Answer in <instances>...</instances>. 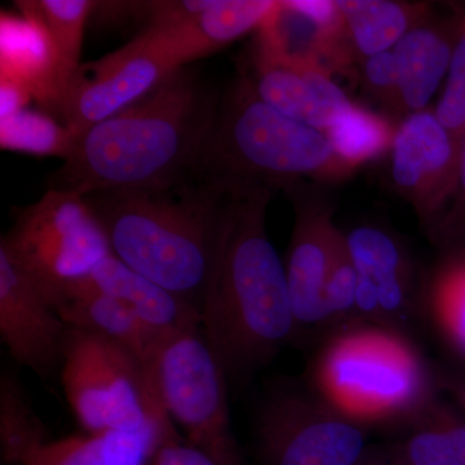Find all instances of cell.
Masks as SVG:
<instances>
[{
    "label": "cell",
    "instance_id": "29",
    "mask_svg": "<svg viewBox=\"0 0 465 465\" xmlns=\"http://www.w3.org/2000/svg\"><path fill=\"white\" fill-rule=\"evenodd\" d=\"M433 110L446 130L461 142L465 134V9L458 14L457 36L448 75Z\"/></svg>",
    "mask_w": 465,
    "mask_h": 465
},
{
    "label": "cell",
    "instance_id": "24",
    "mask_svg": "<svg viewBox=\"0 0 465 465\" xmlns=\"http://www.w3.org/2000/svg\"><path fill=\"white\" fill-rule=\"evenodd\" d=\"M48 442V430L34 411L23 384L11 371L0 378V448L7 465H23Z\"/></svg>",
    "mask_w": 465,
    "mask_h": 465
},
{
    "label": "cell",
    "instance_id": "15",
    "mask_svg": "<svg viewBox=\"0 0 465 465\" xmlns=\"http://www.w3.org/2000/svg\"><path fill=\"white\" fill-rule=\"evenodd\" d=\"M242 74L269 105L322 133L354 104L323 67L274 57L255 45Z\"/></svg>",
    "mask_w": 465,
    "mask_h": 465
},
{
    "label": "cell",
    "instance_id": "12",
    "mask_svg": "<svg viewBox=\"0 0 465 465\" xmlns=\"http://www.w3.org/2000/svg\"><path fill=\"white\" fill-rule=\"evenodd\" d=\"M293 206V229L287 250L286 268L291 305L299 332L323 327V290L344 232L333 223V207L304 182L284 189Z\"/></svg>",
    "mask_w": 465,
    "mask_h": 465
},
{
    "label": "cell",
    "instance_id": "26",
    "mask_svg": "<svg viewBox=\"0 0 465 465\" xmlns=\"http://www.w3.org/2000/svg\"><path fill=\"white\" fill-rule=\"evenodd\" d=\"M434 322L465 360V249L448 251L427 286Z\"/></svg>",
    "mask_w": 465,
    "mask_h": 465
},
{
    "label": "cell",
    "instance_id": "33",
    "mask_svg": "<svg viewBox=\"0 0 465 465\" xmlns=\"http://www.w3.org/2000/svg\"><path fill=\"white\" fill-rule=\"evenodd\" d=\"M432 410L437 420L449 434L461 463L465 465V415L460 409L439 399L434 401Z\"/></svg>",
    "mask_w": 465,
    "mask_h": 465
},
{
    "label": "cell",
    "instance_id": "9",
    "mask_svg": "<svg viewBox=\"0 0 465 465\" xmlns=\"http://www.w3.org/2000/svg\"><path fill=\"white\" fill-rule=\"evenodd\" d=\"M367 427L312 391L273 388L255 421L259 465H362Z\"/></svg>",
    "mask_w": 465,
    "mask_h": 465
},
{
    "label": "cell",
    "instance_id": "28",
    "mask_svg": "<svg viewBox=\"0 0 465 465\" xmlns=\"http://www.w3.org/2000/svg\"><path fill=\"white\" fill-rule=\"evenodd\" d=\"M358 273L349 256L347 244H342L324 286L322 302L323 327L333 331L360 323L357 318Z\"/></svg>",
    "mask_w": 465,
    "mask_h": 465
},
{
    "label": "cell",
    "instance_id": "5",
    "mask_svg": "<svg viewBox=\"0 0 465 465\" xmlns=\"http://www.w3.org/2000/svg\"><path fill=\"white\" fill-rule=\"evenodd\" d=\"M309 381L324 402L365 427L407 423L437 399L420 351L401 331L370 323L333 331L312 363Z\"/></svg>",
    "mask_w": 465,
    "mask_h": 465
},
{
    "label": "cell",
    "instance_id": "27",
    "mask_svg": "<svg viewBox=\"0 0 465 465\" xmlns=\"http://www.w3.org/2000/svg\"><path fill=\"white\" fill-rule=\"evenodd\" d=\"M432 405L407 421L405 436L391 452L403 465H463Z\"/></svg>",
    "mask_w": 465,
    "mask_h": 465
},
{
    "label": "cell",
    "instance_id": "25",
    "mask_svg": "<svg viewBox=\"0 0 465 465\" xmlns=\"http://www.w3.org/2000/svg\"><path fill=\"white\" fill-rule=\"evenodd\" d=\"M397 125L390 116L354 103L324 134L345 162L360 168L391 152Z\"/></svg>",
    "mask_w": 465,
    "mask_h": 465
},
{
    "label": "cell",
    "instance_id": "6",
    "mask_svg": "<svg viewBox=\"0 0 465 465\" xmlns=\"http://www.w3.org/2000/svg\"><path fill=\"white\" fill-rule=\"evenodd\" d=\"M61 381L76 420L87 433L174 427L149 367L116 342L69 327Z\"/></svg>",
    "mask_w": 465,
    "mask_h": 465
},
{
    "label": "cell",
    "instance_id": "11",
    "mask_svg": "<svg viewBox=\"0 0 465 465\" xmlns=\"http://www.w3.org/2000/svg\"><path fill=\"white\" fill-rule=\"evenodd\" d=\"M461 142L446 130L433 109L405 116L391 148V179L420 224L432 231L457 185Z\"/></svg>",
    "mask_w": 465,
    "mask_h": 465
},
{
    "label": "cell",
    "instance_id": "14",
    "mask_svg": "<svg viewBox=\"0 0 465 465\" xmlns=\"http://www.w3.org/2000/svg\"><path fill=\"white\" fill-rule=\"evenodd\" d=\"M256 48L272 56L351 74L356 57L338 2H278L258 29Z\"/></svg>",
    "mask_w": 465,
    "mask_h": 465
},
{
    "label": "cell",
    "instance_id": "8",
    "mask_svg": "<svg viewBox=\"0 0 465 465\" xmlns=\"http://www.w3.org/2000/svg\"><path fill=\"white\" fill-rule=\"evenodd\" d=\"M168 418L198 448L240 454L229 414V379L201 329L173 333L150 367Z\"/></svg>",
    "mask_w": 465,
    "mask_h": 465
},
{
    "label": "cell",
    "instance_id": "16",
    "mask_svg": "<svg viewBox=\"0 0 465 465\" xmlns=\"http://www.w3.org/2000/svg\"><path fill=\"white\" fill-rule=\"evenodd\" d=\"M358 275L371 284L378 302V326L401 331L415 309V266L394 235L374 225L344 232Z\"/></svg>",
    "mask_w": 465,
    "mask_h": 465
},
{
    "label": "cell",
    "instance_id": "22",
    "mask_svg": "<svg viewBox=\"0 0 465 465\" xmlns=\"http://www.w3.org/2000/svg\"><path fill=\"white\" fill-rule=\"evenodd\" d=\"M338 5L358 65L367 57L393 50L432 9L425 3L393 0H338Z\"/></svg>",
    "mask_w": 465,
    "mask_h": 465
},
{
    "label": "cell",
    "instance_id": "21",
    "mask_svg": "<svg viewBox=\"0 0 465 465\" xmlns=\"http://www.w3.org/2000/svg\"><path fill=\"white\" fill-rule=\"evenodd\" d=\"M54 308L67 326L97 333L122 345L149 370L159 348L170 336L143 322L116 300L91 291L64 293Z\"/></svg>",
    "mask_w": 465,
    "mask_h": 465
},
{
    "label": "cell",
    "instance_id": "4",
    "mask_svg": "<svg viewBox=\"0 0 465 465\" xmlns=\"http://www.w3.org/2000/svg\"><path fill=\"white\" fill-rule=\"evenodd\" d=\"M357 171L326 134L269 105L241 73L220 97L194 176L274 192L305 179L336 185Z\"/></svg>",
    "mask_w": 465,
    "mask_h": 465
},
{
    "label": "cell",
    "instance_id": "35",
    "mask_svg": "<svg viewBox=\"0 0 465 465\" xmlns=\"http://www.w3.org/2000/svg\"><path fill=\"white\" fill-rule=\"evenodd\" d=\"M455 394H457L459 409L465 415V374L459 381L457 387H455Z\"/></svg>",
    "mask_w": 465,
    "mask_h": 465
},
{
    "label": "cell",
    "instance_id": "2",
    "mask_svg": "<svg viewBox=\"0 0 465 465\" xmlns=\"http://www.w3.org/2000/svg\"><path fill=\"white\" fill-rule=\"evenodd\" d=\"M232 189L215 265L201 302V332L229 382L244 387L300 332L286 268L266 231L273 191Z\"/></svg>",
    "mask_w": 465,
    "mask_h": 465
},
{
    "label": "cell",
    "instance_id": "18",
    "mask_svg": "<svg viewBox=\"0 0 465 465\" xmlns=\"http://www.w3.org/2000/svg\"><path fill=\"white\" fill-rule=\"evenodd\" d=\"M457 27L458 15L443 20L434 16L430 9L391 50L403 118L430 109V101L448 75Z\"/></svg>",
    "mask_w": 465,
    "mask_h": 465
},
{
    "label": "cell",
    "instance_id": "30",
    "mask_svg": "<svg viewBox=\"0 0 465 465\" xmlns=\"http://www.w3.org/2000/svg\"><path fill=\"white\" fill-rule=\"evenodd\" d=\"M361 84L371 99L378 101L382 109L402 121L399 94V74L393 51L381 52L365 58L360 64Z\"/></svg>",
    "mask_w": 465,
    "mask_h": 465
},
{
    "label": "cell",
    "instance_id": "32",
    "mask_svg": "<svg viewBox=\"0 0 465 465\" xmlns=\"http://www.w3.org/2000/svg\"><path fill=\"white\" fill-rule=\"evenodd\" d=\"M150 465H247L243 452L222 454L192 445L182 436L166 439L153 455Z\"/></svg>",
    "mask_w": 465,
    "mask_h": 465
},
{
    "label": "cell",
    "instance_id": "1",
    "mask_svg": "<svg viewBox=\"0 0 465 465\" xmlns=\"http://www.w3.org/2000/svg\"><path fill=\"white\" fill-rule=\"evenodd\" d=\"M215 88L185 66L70 143L48 189L94 193L168 188L195 173L219 108Z\"/></svg>",
    "mask_w": 465,
    "mask_h": 465
},
{
    "label": "cell",
    "instance_id": "3",
    "mask_svg": "<svg viewBox=\"0 0 465 465\" xmlns=\"http://www.w3.org/2000/svg\"><path fill=\"white\" fill-rule=\"evenodd\" d=\"M232 193L231 186L193 174L168 188L84 198L116 259L200 311Z\"/></svg>",
    "mask_w": 465,
    "mask_h": 465
},
{
    "label": "cell",
    "instance_id": "36",
    "mask_svg": "<svg viewBox=\"0 0 465 465\" xmlns=\"http://www.w3.org/2000/svg\"><path fill=\"white\" fill-rule=\"evenodd\" d=\"M463 249H465V247H463Z\"/></svg>",
    "mask_w": 465,
    "mask_h": 465
},
{
    "label": "cell",
    "instance_id": "23",
    "mask_svg": "<svg viewBox=\"0 0 465 465\" xmlns=\"http://www.w3.org/2000/svg\"><path fill=\"white\" fill-rule=\"evenodd\" d=\"M41 21L50 36L54 57V94L50 108L56 109L70 82L81 67L84 29L94 12L91 0H39L17 2Z\"/></svg>",
    "mask_w": 465,
    "mask_h": 465
},
{
    "label": "cell",
    "instance_id": "20",
    "mask_svg": "<svg viewBox=\"0 0 465 465\" xmlns=\"http://www.w3.org/2000/svg\"><path fill=\"white\" fill-rule=\"evenodd\" d=\"M179 436L176 427H145L48 440L23 465H150L158 446Z\"/></svg>",
    "mask_w": 465,
    "mask_h": 465
},
{
    "label": "cell",
    "instance_id": "34",
    "mask_svg": "<svg viewBox=\"0 0 465 465\" xmlns=\"http://www.w3.org/2000/svg\"><path fill=\"white\" fill-rule=\"evenodd\" d=\"M362 465H403L401 463L396 455L390 451H374L371 450L369 457H367L365 463Z\"/></svg>",
    "mask_w": 465,
    "mask_h": 465
},
{
    "label": "cell",
    "instance_id": "13",
    "mask_svg": "<svg viewBox=\"0 0 465 465\" xmlns=\"http://www.w3.org/2000/svg\"><path fill=\"white\" fill-rule=\"evenodd\" d=\"M69 326L0 246V335L18 365L48 379L61 369Z\"/></svg>",
    "mask_w": 465,
    "mask_h": 465
},
{
    "label": "cell",
    "instance_id": "19",
    "mask_svg": "<svg viewBox=\"0 0 465 465\" xmlns=\"http://www.w3.org/2000/svg\"><path fill=\"white\" fill-rule=\"evenodd\" d=\"M273 0H211L202 14L170 29H149L158 36L171 60L183 67L206 57L259 29L273 11Z\"/></svg>",
    "mask_w": 465,
    "mask_h": 465
},
{
    "label": "cell",
    "instance_id": "17",
    "mask_svg": "<svg viewBox=\"0 0 465 465\" xmlns=\"http://www.w3.org/2000/svg\"><path fill=\"white\" fill-rule=\"evenodd\" d=\"M72 291H91L109 296L166 335L201 329L197 308L137 273L114 255L100 262L84 280L67 287L56 302Z\"/></svg>",
    "mask_w": 465,
    "mask_h": 465
},
{
    "label": "cell",
    "instance_id": "10",
    "mask_svg": "<svg viewBox=\"0 0 465 465\" xmlns=\"http://www.w3.org/2000/svg\"><path fill=\"white\" fill-rule=\"evenodd\" d=\"M177 69L146 30L121 50L81 65L54 109L63 121L66 149L94 125L143 99Z\"/></svg>",
    "mask_w": 465,
    "mask_h": 465
},
{
    "label": "cell",
    "instance_id": "7",
    "mask_svg": "<svg viewBox=\"0 0 465 465\" xmlns=\"http://www.w3.org/2000/svg\"><path fill=\"white\" fill-rule=\"evenodd\" d=\"M0 246L51 305L113 255L106 232L84 195L54 189L17 213Z\"/></svg>",
    "mask_w": 465,
    "mask_h": 465
},
{
    "label": "cell",
    "instance_id": "31",
    "mask_svg": "<svg viewBox=\"0 0 465 465\" xmlns=\"http://www.w3.org/2000/svg\"><path fill=\"white\" fill-rule=\"evenodd\" d=\"M430 234V240L440 249L451 251L465 247V134L461 140L460 163L454 194Z\"/></svg>",
    "mask_w": 465,
    "mask_h": 465
}]
</instances>
